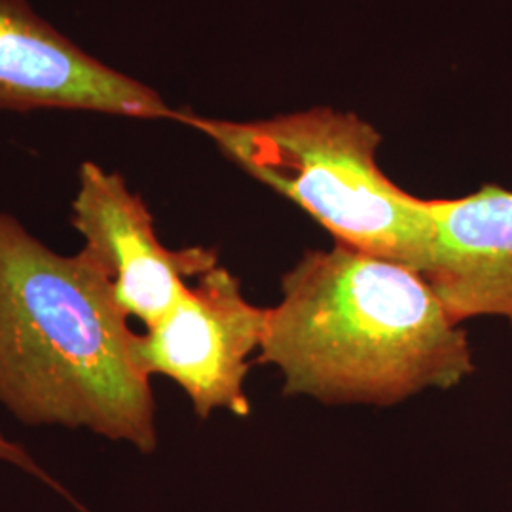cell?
Returning a JSON list of instances; mask_svg holds the SVG:
<instances>
[{"instance_id":"cell-1","label":"cell","mask_w":512,"mask_h":512,"mask_svg":"<svg viewBox=\"0 0 512 512\" xmlns=\"http://www.w3.org/2000/svg\"><path fill=\"white\" fill-rule=\"evenodd\" d=\"M256 363L287 397L391 406L475 372L473 349L416 270L336 243L306 251L268 308Z\"/></svg>"},{"instance_id":"cell-2","label":"cell","mask_w":512,"mask_h":512,"mask_svg":"<svg viewBox=\"0 0 512 512\" xmlns=\"http://www.w3.org/2000/svg\"><path fill=\"white\" fill-rule=\"evenodd\" d=\"M135 336L86 256L55 253L0 211V404L16 420L152 454L156 401Z\"/></svg>"},{"instance_id":"cell-3","label":"cell","mask_w":512,"mask_h":512,"mask_svg":"<svg viewBox=\"0 0 512 512\" xmlns=\"http://www.w3.org/2000/svg\"><path fill=\"white\" fill-rule=\"evenodd\" d=\"M239 169L296 203L336 243L423 274L429 260V200L399 188L376 162L382 135L351 112L315 107L234 122L181 110Z\"/></svg>"},{"instance_id":"cell-4","label":"cell","mask_w":512,"mask_h":512,"mask_svg":"<svg viewBox=\"0 0 512 512\" xmlns=\"http://www.w3.org/2000/svg\"><path fill=\"white\" fill-rule=\"evenodd\" d=\"M266 319L268 308L251 304L238 277L217 266L135 336V361L148 378L165 376L179 385L203 420L217 410L245 418L249 359L260 351Z\"/></svg>"},{"instance_id":"cell-5","label":"cell","mask_w":512,"mask_h":512,"mask_svg":"<svg viewBox=\"0 0 512 512\" xmlns=\"http://www.w3.org/2000/svg\"><path fill=\"white\" fill-rule=\"evenodd\" d=\"M71 224L84 239L80 253L109 281L118 306L147 329L177 304L186 279L219 266L215 249L165 247L145 200L95 162L78 169Z\"/></svg>"},{"instance_id":"cell-6","label":"cell","mask_w":512,"mask_h":512,"mask_svg":"<svg viewBox=\"0 0 512 512\" xmlns=\"http://www.w3.org/2000/svg\"><path fill=\"white\" fill-rule=\"evenodd\" d=\"M0 110L181 118L160 93L84 52L27 0H0Z\"/></svg>"},{"instance_id":"cell-7","label":"cell","mask_w":512,"mask_h":512,"mask_svg":"<svg viewBox=\"0 0 512 512\" xmlns=\"http://www.w3.org/2000/svg\"><path fill=\"white\" fill-rule=\"evenodd\" d=\"M431 243L421 277L461 325L497 317L512 327V190L484 184L469 196L429 200Z\"/></svg>"},{"instance_id":"cell-8","label":"cell","mask_w":512,"mask_h":512,"mask_svg":"<svg viewBox=\"0 0 512 512\" xmlns=\"http://www.w3.org/2000/svg\"><path fill=\"white\" fill-rule=\"evenodd\" d=\"M0 461H4V463H8V465H14V467H18L21 469L23 473H27V475L35 476L38 478L40 482H44V484H48L52 490H55L57 494L63 495L71 505H74L76 509L80 512H90L86 507H82L76 499H74V495L71 492H67L57 480H55L54 476L48 475L46 473V469L44 467H40L35 458L23 448V446H19L18 442H14L12 439H8L2 431H0Z\"/></svg>"}]
</instances>
